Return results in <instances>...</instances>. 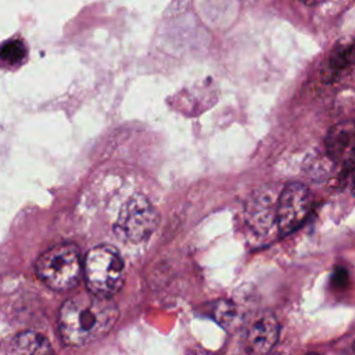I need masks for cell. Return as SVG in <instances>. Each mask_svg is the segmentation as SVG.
I'll use <instances>...</instances> for the list:
<instances>
[{"mask_svg": "<svg viewBox=\"0 0 355 355\" xmlns=\"http://www.w3.org/2000/svg\"><path fill=\"white\" fill-rule=\"evenodd\" d=\"M118 306L111 298L80 293L68 298L58 313L62 341L83 347L104 337L118 320Z\"/></svg>", "mask_w": 355, "mask_h": 355, "instance_id": "1", "label": "cell"}, {"mask_svg": "<svg viewBox=\"0 0 355 355\" xmlns=\"http://www.w3.org/2000/svg\"><path fill=\"white\" fill-rule=\"evenodd\" d=\"M83 272L79 248L72 243H62L46 250L36 261L39 279L53 290L64 291L75 287Z\"/></svg>", "mask_w": 355, "mask_h": 355, "instance_id": "2", "label": "cell"}, {"mask_svg": "<svg viewBox=\"0 0 355 355\" xmlns=\"http://www.w3.org/2000/svg\"><path fill=\"white\" fill-rule=\"evenodd\" d=\"M83 275L89 293L111 298L123 283V261L111 245L94 247L83 261Z\"/></svg>", "mask_w": 355, "mask_h": 355, "instance_id": "3", "label": "cell"}, {"mask_svg": "<svg viewBox=\"0 0 355 355\" xmlns=\"http://www.w3.org/2000/svg\"><path fill=\"white\" fill-rule=\"evenodd\" d=\"M157 223L158 214L153 204L144 196L135 194L121 208L115 232L125 241L140 243L154 232Z\"/></svg>", "mask_w": 355, "mask_h": 355, "instance_id": "4", "label": "cell"}, {"mask_svg": "<svg viewBox=\"0 0 355 355\" xmlns=\"http://www.w3.org/2000/svg\"><path fill=\"white\" fill-rule=\"evenodd\" d=\"M312 204V196L302 183H288L280 193L276 207V222L280 233H293L305 220Z\"/></svg>", "mask_w": 355, "mask_h": 355, "instance_id": "5", "label": "cell"}, {"mask_svg": "<svg viewBox=\"0 0 355 355\" xmlns=\"http://www.w3.org/2000/svg\"><path fill=\"white\" fill-rule=\"evenodd\" d=\"M280 327L273 316H262L248 330V343L257 354L269 352L277 343Z\"/></svg>", "mask_w": 355, "mask_h": 355, "instance_id": "6", "label": "cell"}, {"mask_svg": "<svg viewBox=\"0 0 355 355\" xmlns=\"http://www.w3.org/2000/svg\"><path fill=\"white\" fill-rule=\"evenodd\" d=\"M7 355H53V348L44 336L22 331L8 343Z\"/></svg>", "mask_w": 355, "mask_h": 355, "instance_id": "7", "label": "cell"}, {"mask_svg": "<svg viewBox=\"0 0 355 355\" xmlns=\"http://www.w3.org/2000/svg\"><path fill=\"white\" fill-rule=\"evenodd\" d=\"M352 128L351 125H338L331 129L327 137V151L333 158H340L351 143Z\"/></svg>", "mask_w": 355, "mask_h": 355, "instance_id": "8", "label": "cell"}, {"mask_svg": "<svg viewBox=\"0 0 355 355\" xmlns=\"http://www.w3.org/2000/svg\"><path fill=\"white\" fill-rule=\"evenodd\" d=\"M26 49L21 40H10L0 47V58L10 64H17L25 57Z\"/></svg>", "mask_w": 355, "mask_h": 355, "instance_id": "9", "label": "cell"}, {"mask_svg": "<svg viewBox=\"0 0 355 355\" xmlns=\"http://www.w3.org/2000/svg\"><path fill=\"white\" fill-rule=\"evenodd\" d=\"M349 57H351V47H348V49H341L338 53H336V54L331 57L330 68H331V69H343V68H345V65H347L348 61H349Z\"/></svg>", "mask_w": 355, "mask_h": 355, "instance_id": "10", "label": "cell"}, {"mask_svg": "<svg viewBox=\"0 0 355 355\" xmlns=\"http://www.w3.org/2000/svg\"><path fill=\"white\" fill-rule=\"evenodd\" d=\"M216 315H218V319L220 323H225L226 320H232L234 318V309L230 304H220V306L218 308L216 311Z\"/></svg>", "mask_w": 355, "mask_h": 355, "instance_id": "11", "label": "cell"}, {"mask_svg": "<svg viewBox=\"0 0 355 355\" xmlns=\"http://www.w3.org/2000/svg\"><path fill=\"white\" fill-rule=\"evenodd\" d=\"M333 283L336 287H340V288H344L348 283V273L345 269L343 268H338L336 272H334V276H333Z\"/></svg>", "mask_w": 355, "mask_h": 355, "instance_id": "12", "label": "cell"}, {"mask_svg": "<svg viewBox=\"0 0 355 355\" xmlns=\"http://www.w3.org/2000/svg\"><path fill=\"white\" fill-rule=\"evenodd\" d=\"M308 355H316V354H308Z\"/></svg>", "mask_w": 355, "mask_h": 355, "instance_id": "13", "label": "cell"}]
</instances>
